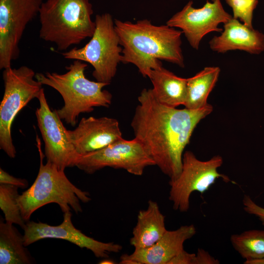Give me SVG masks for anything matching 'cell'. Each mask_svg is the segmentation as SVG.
I'll return each mask as SVG.
<instances>
[{"instance_id":"obj_24","label":"cell","mask_w":264,"mask_h":264,"mask_svg":"<svg viewBox=\"0 0 264 264\" xmlns=\"http://www.w3.org/2000/svg\"><path fill=\"white\" fill-rule=\"evenodd\" d=\"M244 210L257 217L264 226V208L258 205L250 196L245 195L242 199Z\"/></svg>"},{"instance_id":"obj_14","label":"cell","mask_w":264,"mask_h":264,"mask_svg":"<svg viewBox=\"0 0 264 264\" xmlns=\"http://www.w3.org/2000/svg\"><path fill=\"white\" fill-rule=\"evenodd\" d=\"M68 138L80 155L98 151L122 138L118 121L108 117L83 118Z\"/></svg>"},{"instance_id":"obj_27","label":"cell","mask_w":264,"mask_h":264,"mask_svg":"<svg viewBox=\"0 0 264 264\" xmlns=\"http://www.w3.org/2000/svg\"><path fill=\"white\" fill-rule=\"evenodd\" d=\"M196 254L182 250L175 256L168 264H194Z\"/></svg>"},{"instance_id":"obj_6","label":"cell","mask_w":264,"mask_h":264,"mask_svg":"<svg viewBox=\"0 0 264 264\" xmlns=\"http://www.w3.org/2000/svg\"><path fill=\"white\" fill-rule=\"evenodd\" d=\"M94 21L95 29L90 41L83 47H74L62 54L65 59L90 64L96 81L110 85L121 62L122 47L110 14L97 15Z\"/></svg>"},{"instance_id":"obj_1","label":"cell","mask_w":264,"mask_h":264,"mask_svg":"<svg viewBox=\"0 0 264 264\" xmlns=\"http://www.w3.org/2000/svg\"><path fill=\"white\" fill-rule=\"evenodd\" d=\"M131 122L139 140L160 169L170 179L180 174L184 149L201 120L213 111L211 105L198 109H178L160 103L152 89L144 88L138 97Z\"/></svg>"},{"instance_id":"obj_4","label":"cell","mask_w":264,"mask_h":264,"mask_svg":"<svg viewBox=\"0 0 264 264\" xmlns=\"http://www.w3.org/2000/svg\"><path fill=\"white\" fill-rule=\"evenodd\" d=\"M89 0H46L39 11L41 39L66 50L91 38L95 29Z\"/></svg>"},{"instance_id":"obj_25","label":"cell","mask_w":264,"mask_h":264,"mask_svg":"<svg viewBox=\"0 0 264 264\" xmlns=\"http://www.w3.org/2000/svg\"><path fill=\"white\" fill-rule=\"evenodd\" d=\"M0 184H7L16 186L21 188H25L28 186V182L25 179L16 178L0 169Z\"/></svg>"},{"instance_id":"obj_10","label":"cell","mask_w":264,"mask_h":264,"mask_svg":"<svg viewBox=\"0 0 264 264\" xmlns=\"http://www.w3.org/2000/svg\"><path fill=\"white\" fill-rule=\"evenodd\" d=\"M43 0H0V69L11 66L19 56V43Z\"/></svg>"},{"instance_id":"obj_23","label":"cell","mask_w":264,"mask_h":264,"mask_svg":"<svg viewBox=\"0 0 264 264\" xmlns=\"http://www.w3.org/2000/svg\"><path fill=\"white\" fill-rule=\"evenodd\" d=\"M231 7L233 18L239 19L245 25L252 26L253 14L258 3V0H225Z\"/></svg>"},{"instance_id":"obj_17","label":"cell","mask_w":264,"mask_h":264,"mask_svg":"<svg viewBox=\"0 0 264 264\" xmlns=\"http://www.w3.org/2000/svg\"><path fill=\"white\" fill-rule=\"evenodd\" d=\"M167 230L165 216L157 203L150 200L147 208L138 212L130 244L134 249L149 247L160 240Z\"/></svg>"},{"instance_id":"obj_18","label":"cell","mask_w":264,"mask_h":264,"mask_svg":"<svg viewBox=\"0 0 264 264\" xmlns=\"http://www.w3.org/2000/svg\"><path fill=\"white\" fill-rule=\"evenodd\" d=\"M148 78L153 85V94L160 103L173 108L184 105L187 78L178 77L163 66L152 70Z\"/></svg>"},{"instance_id":"obj_19","label":"cell","mask_w":264,"mask_h":264,"mask_svg":"<svg viewBox=\"0 0 264 264\" xmlns=\"http://www.w3.org/2000/svg\"><path fill=\"white\" fill-rule=\"evenodd\" d=\"M22 236L13 224L0 222V264H29L33 259Z\"/></svg>"},{"instance_id":"obj_13","label":"cell","mask_w":264,"mask_h":264,"mask_svg":"<svg viewBox=\"0 0 264 264\" xmlns=\"http://www.w3.org/2000/svg\"><path fill=\"white\" fill-rule=\"evenodd\" d=\"M70 211L64 213L61 224L52 226L43 222L28 221L23 229L24 244L27 246L44 239L53 238L66 240L78 246L90 250L95 257L108 258L110 253H118L122 245L113 242H103L89 237L73 225Z\"/></svg>"},{"instance_id":"obj_16","label":"cell","mask_w":264,"mask_h":264,"mask_svg":"<svg viewBox=\"0 0 264 264\" xmlns=\"http://www.w3.org/2000/svg\"><path fill=\"white\" fill-rule=\"evenodd\" d=\"M209 44L211 50L219 53L240 50L259 54L264 51V34L233 17L224 23L220 35L215 36Z\"/></svg>"},{"instance_id":"obj_5","label":"cell","mask_w":264,"mask_h":264,"mask_svg":"<svg viewBox=\"0 0 264 264\" xmlns=\"http://www.w3.org/2000/svg\"><path fill=\"white\" fill-rule=\"evenodd\" d=\"M37 141L40 157L37 176L32 185L18 198L23 219L28 221L36 210L51 203L58 204L63 213L71 209L76 213L81 212L80 202L87 203L91 200L88 193L73 185L64 170L48 161L44 164V155L40 142Z\"/></svg>"},{"instance_id":"obj_15","label":"cell","mask_w":264,"mask_h":264,"mask_svg":"<svg viewBox=\"0 0 264 264\" xmlns=\"http://www.w3.org/2000/svg\"><path fill=\"white\" fill-rule=\"evenodd\" d=\"M193 224L183 225L174 230H167L152 246L134 249L131 254L121 256V264H168L175 256L184 250L185 242L196 233Z\"/></svg>"},{"instance_id":"obj_3","label":"cell","mask_w":264,"mask_h":264,"mask_svg":"<svg viewBox=\"0 0 264 264\" xmlns=\"http://www.w3.org/2000/svg\"><path fill=\"white\" fill-rule=\"evenodd\" d=\"M88 65L75 60L66 67L63 74L56 72L36 73V79L49 86L62 96L64 105L56 110L60 118L67 124L75 126L81 113H89L95 107H109L112 95L103 88L109 84L87 79L85 71Z\"/></svg>"},{"instance_id":"obj_22","label":"cell","mask_w":264,"mask_h":264,"mask_svg":"<svg viewBox=\"0 0 264 264\" xmlns=\"http://www.w3.org/2000/svg\"><path fill=\"white\" fill-rule=\"evenodd\" d=\"M18 188L10 184H0V208L6 222L19 225L23 229L26 223L18 202Z\"/></svg>"},{"instance_id":"obj_20","label":"cell","mask_w":264,"mask_h":264,"mask_svg":"<svg viewBox=\"0 0 264 264\" xmlns=\"http://www.w3.org/2000/svg\"><path fill=\"white\" fill-rule=\"evenodd\" d=\"M220 73L218 66H208L187 78L185 108L198 110L205 107L207 99L216 85Z\"/></svg>"},{"instance_id":"obj_30","label":"cell","mask_w":264,"mask_h":264,"mask_svg":"<svg viewBox=\"0 0 264 264\" xmlns=\"http://www.w3.org/2000/svg\"><path fill=\"white\" fill-rule=\"evenodd\" d=\"M212 0V1H214L215 0Z\"/></svg>"},{"instance_id":"obj_26","label":"cell","mask_w":264,"mask_h":264,"mask_svg":"<svg viewBox=\"0 0 264 264\" xmlns=\"http://www.w3.org/2000/svg\"><path fill=\"white\" fill-rule=\"evenodd\" d=\"M220 261L202 248H198L196 254L194 264H218Z\"/></svg>"},{"instance_id":"obj_21","label":"cell","mask_w":264,"mask_h":264,"mask_svg":"<svg viewBox=\"0 0 264 264\" xmlns=\"http://www.w3.org/2000/svg\"><path fill=\"white\" fill-rule=\"evenodd\" d=\"M235 250L245 261L264 257V230H249L230 236Z\"/></svg>"},{"instance_id":"obj_28","label":"cell","mask_w":264,"mask_h":264,"mask_svg":"<svg viewBox=\"0 0 264 264\" xmlns=\"http://www.w3.org/2000/svg\"><path fill=\"white\" fill-rule=\"evenodd\" d=\"M245 264H264V257L250 260H246L244 262Z\"/></svg>"},{"instance_id":"obj_29","label":"cell","mask_w":264,"mask_h":264,"mask_svg":"<svg viewBox=\"0 0 264 264\" xmlns=\"http://www.w3.org/2000/svg\"><path fill=\"white\" fill-rule=\"evenodd\" d=\"M100 262V264H115L114 261H113L112 260H110L108 258L104 259Z\"/></svg>"},{"instance_id":"obj_7","label":"cell","mask_w":264,"mask_h":264,"mask_svg":"<svg viewBox=\"0 0 264 264\" xmlns=\"http://www.w3.org/2000/svg\"><path fill=\"white\" fill-rule=\"evenodd\" d=\"M35 74L25 66H10L2 73L4 91L0 105V149L10 158H15L16 154L11 136L12 123L22 108L33 99L38 98L43 88Z\"/></svg>"},{"instance_id":"obj_8","label":"cell","mask_w":264,"mask_h":264,"mask_svg":"<svg viewBox=\"0 0 264 264\" xmlns=\"http://www.w3.org/2000/svg\"><path fill=\"white\" fill-rule=\"evenodd\" d=\"M222 163L223 159L219 155L202 161L197 158L191 151L185 152L180 174L169 181V199L173 203L174 209L180 212H187L193 192L203 194L219 178L227 182L230 181L227 176L218 171Z\"/></svg>"},{"instance_id":"obj_9","label":"cell","mask_w":264,"mask_h":264,"mask_svg":"<svg viewBox=\"0 0 264 264\" xmlns=\"http://www.w3.org/2000/svg\"><path fill=\"white\" fill-rule=\"evenodd\" d=\"M153 165H155L154 161L139 140L122 138L103 149L80 156L76 166L89 174L108 167L139 176L146 167Z\"/></svg>"},{"instance_id":"obj_2","label":"cell","mask_w":264,"mask_h":264,"mask_svg":"<svg viewBox=\"0 0 264 264\" xmlns=\"http://www.w3.org/2000/svg\"><path fill=\"white\" fill-rule=\"evenodd\" d=\"M122 47L121 62L132 64L144 77L160 68L164 60L184 67L181 45L182 32L168 25H155L147 19L133 23L114 20Z\"/></svg>"},{"instance_id":"obj_12","label":"cell","mask_w":264,"mask_h":264,"mask_svg":"<svg viewBox=\"0 0 264 264\" xmlns=\"http://www.w3.org/2000/svg\"><path fill=\"white\" fill-rule=\"evenodd\" d=\"M192 4V1H189L166 24L181 29L190 45L198 50L205 35L214 31L221 32L223 29L219 25L224 24L233 17L225 11L220 0H207L200 8H195Z\"/></svg>"},{"instance_id":"obj_11","label":"cell","mask_w":264,"mask_h":264,"mask_svg":"<svg viewBox=\"0 0 264 264\" xmlns=\"http://www.w3.org/2000/svg\"><path fill=\"white\" fill-rule=\"evenodd\" d=\"M40 106L35 114L39 130L44 144L47 161L65 171L67 167L76 166L80 155L70 142L56 110H51L43 88L37 98Z\"/></svg>"}]
</instances>
